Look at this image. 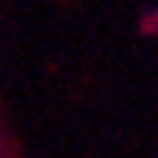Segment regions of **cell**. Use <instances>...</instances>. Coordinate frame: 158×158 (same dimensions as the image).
Returning a JSON list of instances; mask_svg holds the SVG:
<instances>
[{"mask_svg": "<svg viewBox=\"0 0 158 158\" xmlns=\"http://www.w3.org/2000/svg\"><path fill=\"white\" fill-rule=\"evenodd\" d=\"M137 31L149 40H158V6H143L137 15Z\"/></svg>", "mask_w": 158, "mask_h": 158, "instance_id": "6da1fadb", "label": "cell"}]
</instances>
